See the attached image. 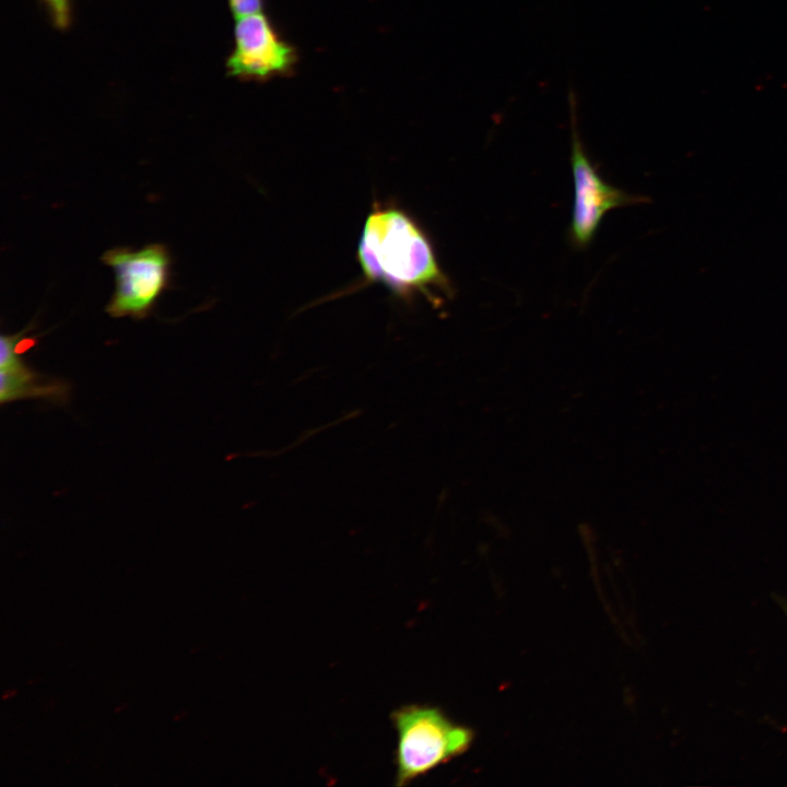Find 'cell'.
I'll use <instances>...</instances> for the list:
<instances>
[{
  "label": "cell",
  "instance_id": "cell-5",
  "mask_svg": "<svg viewBox=\"0 0 787 787\" xmlns=\"http://www.w3.org/2000/svg\"><path fill=\"white\" fill-rule=\"evenodd\" d=\"M297 61L296 48L281 37L266 14L236 19L234 49L226 61L230 77L259 82L289 77Z\"/></svg>",
  "mask_w": 787,
  "mask_h": 787
},
{
  "label": "cell",
  "instance_id": "cell-1",
  "mask_svg": "<svg viewBox=\"0 0 787 787\" xmlns=\"http://www.w3.org/2000/svg\"><path fill=\"white\" fill-rule=\"evenodd\" d=\"M357 262L366 284H380L393 296L420 295L434 306L453 294L435 247L420 222L393 202H373L357 244Z\"/></svg>",
  "mask_w": 787,
  "mask_h": 787
},
{
  "label": "cell",
  "instance_id": "cell-7",
  "mask_svg": "<svg viewBox=\"0 0 787 787\" xmlns=\"http://www.w3.org/2000/svg\"><path fill=\"white\" fill-rule=\"evenodd\" d=\"M45 2L55 24L61 28L67 27L70 20L69 0H45Z\"/></svg>",
  "mask_w": 787,
  "mask_h": 787
},
{
  "label": "cell",
  "instance_id": "cell-4",
  "mask_svg": "<svg viewBox=\"0 0 787 787\" xmlns=\"http://www.w3.org/2000/svg\"><path fill=\"white\" fill-rule=\"evenodd\" d=\"M571 114V165L574 181V203L569 239L578 248L587 247L599 225L612 209L646 202V198L630 195L608 183L597 173L586 154L577 125V103L573 89L568 92Z\"/></svg>",
  "mask_w": 787,
  "mask_h": 787
},
{
  "label": "cell",
  "instance_id": "cell-6",
  "mask_svg": "<svg viewBox=\"0 0 787 787\" xmlns=\"http://www.w3.org/2000/svg\"><path fill=\"white\" fill-rule=\"evenodd\" d=\"M31 327L0 338V401L42 399L63 404L69 400L70 386L62 379L42 375L21 357L19 345Z\"/></svg>",
  "mask_w": 787,
  "mask_h": 787
},
{
  "label": "cell",
  "instance_id": "cell-2",
  "mask_svg": "<svg viewBox=\"0 0 787 787\" xmlns=\"http://www.w3.org/2000/svg\"><path fill=\"white\" fill-rule=\"evenodd\" d=\"M397 733L395 785L403 787L462 754L470 729L454 724L438 707L409 704L390 714Z\"/></svg>",
  "mask_w": 787,
  "mask_h": 787
},
{
  "label": "cell",
  "instance_id": "cell-8",
  "mask_svg": "<svg viewBox=\"0 0 787 787\" xmlns=\"http://www.w3.org/2000/svg\"><path fill=\"white\" fill-rule=\"evenodd\" d=\"M265 0H228L230 9L235 19L260 13L263 9Z\"/></svg>",
  "mask_w": 787,
  "mask_h": 787
},
{
  "label": "cell",
  "instance_id": "cell-3",
  "mask_svg": "<svg viewBox=\"0 0 787 787\" xmlns=\"http://www.w3.org/2000/svg\"><path fill=\"white\" fill-rule=\"evenodd\" d=\"M101 260L115 274V290L105 307L113 318L142 320L150 316L172 281V255L161 243L139 249L114 247Z\"/></svg>",
  "mask_w": 787,
  "mask_h": 787
}]
</instances>
